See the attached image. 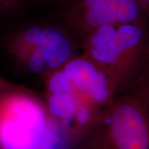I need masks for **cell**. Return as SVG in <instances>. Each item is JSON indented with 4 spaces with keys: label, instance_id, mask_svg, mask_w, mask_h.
Instances as JSON below:
<instances>
[{
    "label": "cell",
    "instance_id": "1",
    "mask_svg": "<svg viewBox=\"0 0 149 149\" xmlns=\"http://www.w3.org/2000/svg\"><path fill=\"white\" fill-rule=\"evenodd\" d=\"M81 52L111 79L118 95L128 91L149 57V22L105 25L81 41Z\"/></svg>",
    "mask_w": 149,
    "mask_h": 149
},
{
    "label": "cell",
    "instance_id": "2",
    "mask_svg": "<svg viewBox=\"0 0 149 149\" xmlns=\"http://www.w3.org/2000/svg\"><path fill=\"white\" fill-rule=\"evenodd\" d=\"M60 139L42 97L18 85L0 93V149H53Z\"/></svg>",
    "mask_w": 149,
    "mask_h": 149
},
{
    "label": "cell",
    "instance_id": "3",
    "mask_svg": "<svg viewBox=\"0 0 149 149\" xmlns=\"http://www.w3.org/2000/svg\"><path fill=\"white\" fill-rule=\"evenodd\" d=\"M5 50L13 63L43 79L81 52L80 42L59 24H33L13 32Z\"/></svg>",
    "mask_w": 149,
    "mask_h": 149
},
{
    "label": "cell",
    "instance_id": "4",
    "mask_svg": "<svg viewBox=\"0 0 149 149\" xmlns=\"http://www.w3.org/2000/svg\"><path fill=\"white\" fill-rule=\"evenodd\" d=\"M76 149H149V108L134 91L118 95Z\"/></svg>",
    "mask_w": 149,
    "mask_h": 149
},
{
    "label": "cell",
    "instance_id": "5",
    "mask_svg": "<svg viewBox=\"0 0 149 149\" xmlns=\"http://www.w3.org/2000/svg\"><path fill=\"white\" fill-rule=\"evenodd\" d=\"M143 21L149 22L139 0H70L63 26L80 42L102 26Z\"/></svg>",
    "mask_w": 149,
    "mask_h": 149
},
{
    "label": "cell",
    "instance_id": "6",
    "mask_svg": "<svg viewBox=\"0 0 149 149\" xmlns=\"http://www.w3.org/2000/svg\"><path fill=\"white\" fill-rule=\"evenodd\" d=\"M43 81L44 93L77 91L91 98L102 109H105L118 96L116 87L108 74L82 52Z\"/></svg>",
    "mask_w": 149,
    "mask_h": 149
},
{
    "label": "cell",
    "instance_id": "7",
    "mask_svg": "<svg viewBox=\"0 0 149 149\" xmlns=\"http://www.w3.org/2000/svg\"><path fill=\"white\" fill-rule=\"evenodd\" d=\"M129 90L134 91L149 108V57Z\"/></svg>",
    "mask_w": 149,
    "mask_h": 149
},
{
    "label": "cell",
    "instance_id": "8",
    "mask_svg": "<svg viewBox=\"0 0 149 149\" xmlns=\"http://www.w3.org/2000/svg\"><path fill=\"white\" fill-rule=\"evenodd\" d=\"M22 2L23 0H0V17L14 13Z\"/></svg>",
    "mask_w": 149,
    "mask_h": 149
},
{
    "label": "cell",
    "instance_id": "9",
    "mask_svg": "<svg viewBox=\"0 0 149 149\" xmlns=\"http://www.w3.org/2000/svg\"><path fill=\"white\" fill-rule=\"evenodd\" d=\"M14 85H16V84L12 83L9 80H6L5 78L2 77V76L0 75V93H1L2 91H5V90L9 89V88L13 87Z\"/></svg>",
    "mask_w": 149,
    "mask_h": 149
},
{
    "label": "cell",
    "instance_id": "10",
    "mask_svg": "<svg viewBox=\"0 0 149 149\" xmlns=\"http://www.w3.org/2000/svg\"><path fill=\"white\" fill-rule=\"evenodd\" d=\"M139 1L149 21V0H139Z\"/></svg>",
    "mask_w": 149,
    "mask_h": 149
}]
</instances>
